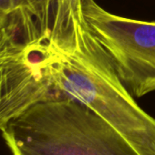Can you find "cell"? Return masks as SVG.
Returning a JSON list of instances; mask_svg holds the SVG:
<instances>
[{"mask_svg": "<svg viewBox=\"0 0 155 155\" xmlns=\"http://www.w3.org/2000/svg\"><path fill=\"white\" fill-rule=\"evenodd\" d=\"M89 30L134 98L155 91V22L112 14L95 0H82Z\"/></svg>", "mask_w": 155, "mask_h": 155, "instance_id": "277c9868", "label": "cell"}, {"mask_svg": "<svg viewBox=\"0 0 155 155\" xmlns=\"http://www.w3.org/2000/svg\"><path fill=\"white\" fill-rule=\"evenodd\" d=\"M12 9H13L12 0H0V28L4 26Z\"/></svg>", "mask_w": 155, "mask_h": 155, "instance_id": "5b68a950", "label": "cell"}, {"mask_svg": "<svg viewBox=\"0 0 155 155\" xmlns=\"http://www.w3.org/2000/svg\"><path fill=\"white\" fill-rule=\"evenodd\" d=\"M57 50L8 21L0 28V130L32 106L54 100L50 63Z\"/></svg>", "mask_w": 155, "mask_h": 155, "instance_id": "3957f363", "label": "cell"}, {"mask_svg": "<svg viewBox=\"0 0 155 155\" xmlns=\"http://www.w3.org/2000/svg\"><path fill=\"white\" fill-rule=\"evenodd\" d=\"M0 131L12 155H139L107 121L71 99L38 103Z\"/></svg>", "mask_w": 155, "mask_h": 155, "instance_id": "7a4b0ae2", "label": "cell"}, {"mask_svg": "<svg viewBox=\"0 0 155 155\" xmlns=\"http://www.w3.org/2000/svg\"><path fill=\"white\" fill-rule=\"evenodd\" d=\"M54 100L79 101L107 121L139 155H155V118L142 110L81 18L76 43L50 63Z\"/></svg>", "mask_w": 155, "mask_h": 155, "instance_id": "6da1fadb", "label": "cell"}]
</instances>
